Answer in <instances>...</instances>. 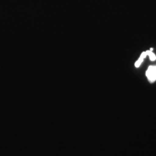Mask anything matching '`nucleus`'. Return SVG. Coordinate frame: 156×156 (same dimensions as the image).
Returning a JSON list of instances; mask_svg holds the SVG:
<instances>
[{"label":"nucleus","instance_id":"nucleus-1","mask_svg":"<svg viewBox=\"0 0 156 156\" xmlns=\"http://www.w3.org/2000/svg\"><path fill=\"white\" fill-rule=\"evenodd\" d=\"M146 76L151 83L156 80V66H151L146 72Z\"/></svg>","mask_w":156,"mask_h":156},{"label":"nucleus","instance_id":"nucleus-2","mask_svg":"<svg viewBox=\"0 0 156 156\" xmlns=\"http://www.w3.org/2000/svg\"><path fill=\"white\" fill-rule=\"evenodd\" d=\"M147 54H148V51H147L142 52V54H141V56H140L139 59H138L137 61L136 62V63H135V67H140V64H141L142 62H143L144 58H145L146 57V56L147 55Z\"/></svg>","mask_w":156,"mask_h":156},{"label":"nucleus","instance_id":"nucleus-3","mask_svg":"<svg viewBox=\"0 0 156 156\" xmlns=\"http://www.w3.org/2000/svg\"><path fill=\"white\" fill-rule=\"evenodd\" d=\"M147 55H149L150 58H151V61H154V60L156 59V56H155V54H154L153 52H152V51H148Z\"/></svg>","mask_w":156,"mask_h":156}]
</instances>
